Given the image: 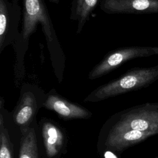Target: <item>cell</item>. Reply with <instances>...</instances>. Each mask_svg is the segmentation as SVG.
<instances>
[{"label":"cell","mask_w":158,"mask_h":158,"mask_svg":"<svg viewBox=\"0 0 158 158\" xmlns=\"http://www.w3.org/2000/svg\"><path fill=\"white\" fill-rule=\"evenodd\" d=\"M42 135L47 157L48 158L57 157L64 144L63 132L56 125L46 121L42 126Z\"/></svg>","instance_id":"9c48e42d"},{"label":"cell","mask_w":158,"mask_h":158,"mask_svg":"<svg viewBox=\"0 0 158 158\" xmlns=\"http://www.w3.org/2000/svg\"><path fill=\"white\" fill-rule=\"evenodd\" d=\"M154 158H158V156H156V157H154Z\"/></svg>","instance_id":"9a60e30c"},{"label":"cell","mask_w":158,"mask_h":158,"mask_svg":"<svg viewBox=\"0 0 158 158\" xmlns=\"http://www.w3.org/2000/svg\"><path fill=\"white\" fill-rule=\"evenodd\" d=\"M22 4L21 30L12 44L15 52V71L24 72V57L28 48L31 36L36 31L38 23L41 26L52 65L56 70L63 69L65 56L54 27L50 14L44 0H18Z\"/></svg>","instance_id":"6da1fadb"},{"label":"cell","mask_w":158,"mask_h":158,"mask_svg":"<svg viewBox=\"0 0 158 158\" xmlns=\"http://www.w3.org/2000/svg\"><path fill=\"white\" fill-rule=\"evenodd\" d=\"M21 133L19 158H38L36 136L34 128L28 127L21 130Z\"/></svg>","instance_id":"7c38bea8"},{"label":"cell","mask_w":158,"mask_h":158,"mask_svg":"<svg viewBox=\"0 0 158 158\" xmlns=\"http://www.w3.org/2000/svg\"><path fill=\"white\" fill-rule=\"evenodd\" d=\"M99 7L107 14L158 13V0H101Z\"/></svg>","instance_id":"8992f818"},{"label":"cell","mask_w":158,"mask_h":158,"mask_svg":"<svg viewBox=\"0 0 158 158\" xmlns=\"http://www.w3.org/2000/svg\"><path fill=\"white\" fill-rule=\"evenodd\" d=\"M158 80V65L128 70L119 78L93 91L85 102H98L128 92L145 88Z\"/></svg>","instance_id":"7a4b0ae2"},{"label":"cell","mask_w":158,"mask_h":158,"mask_svg":"<svg viewBox=\"0 0 158 158\" xmlns=\"http://www.w3.org/2000/svg\"><path fill=\"white\" fill-rule=\"evenodd\" d=\"M37 110V102L35 96L31 92L23 94L14 112L13 118L20 130L29 127Z\"/></svg>","instance_id":"30bf717a"},{"label":"cell","mask_w":158,"mask_h":158,"mask_svg":"<svg viewBox=\"0 0 158 158\" xmlns=\"http://www.w3.org/2000/svg\"><path fill=\"white\" fill-rule=\"evenodd\" d=\"M49 1L52 3H54L56 4H59L60 2V0H49Z\"/></svg>","instance_id":"5bb4252c"},{"label":"cell","mask_w":158,"mask_h":158,"mask_svg":"<svg viewBox=\"0 0 158 158\" xmlns=\"http://www.w3.org/2000/svg\"><path fill=\"white\" fill-rule=\"evenodd\" d=\"M0 158H14L13 144L7 128L1 109L0 113Z\"/></svg>","instance_id":"4fadbf2b"},{"label":"cell","mask_w":158,"mask_h":158,"mask_svg":"<svg viewBox=\"0 0 158 158\" xmlns=\"http://www.w3.org/2000/svg\"><path fill=\"white\" fill-rule=\"evenodd\" d=\"M101 0H72L70 7V19L77 22L76 33L79 35L91 14L93 12Z\"/></svg>","instance_id":"8fae6325"},{"label":"cell","mask_w":158,"mask_h":158,"mask_svg":"<svg viewBox=\"0 0 158 158\" xmlns=\"http://www.w3.org/2000/svg\"><path fill=\"white\" fill-rule=\"evenodd\" d=\"M158 55V47L128 46L115 49L105 57L90 71L88 78L93 80L108 73L123 63L138 57Z\"/></svg>","instance_id":"277c9868"},{"label":"cell","mask_w":158,"mask_h":158,"mask_svg":"<svg viewBox=\"0 0 158 158\" xmlns=\"http://www.w3.org/2000/svg\"><path fill=\"white\" fill-rule=\"evenodd\" d=\"M22 8L18 0H0V53L12 45L20 33Z\"/></svg>","instance_id":"5b68a950"},{"label":"cell","mask_w":158,"mask_h":158,"mask_svg":"<svg viewBox=\"0 0 158 158\" xmlns=\"http://www.w3.org/2000/svg\"><path fill=\"white\" fill-rule=\"evenodd\" d=\"M138 130L158 134V102H146L123 111L112 130Z\"/></svg>","instance_id":"3957f363"},{"label":"cell","mask_w":158,"mask_h":158,"mask_svg":"<svg viewBox=\"0 0 158 158\" xmlns=\"http://www.w3.org/2000/svg\"><path fill=\"white\" fill-rule=\"evenodd\" d=\"M43 106L66 119L88 118L91 116V113L81 106L73 104L54 93L47 96Z\"/></svg>","instance_id":"52a82bcc"},{"label":"cell","mask_w":158,"mask_h":158,"mask_svg":"<svg viewBox=\"0 0 158 158\" xmlns=\"http://www.w3.org/2000/svg\"><path fill=\"white\" fill-rule=\"evenodd\" d=\"M154 132L138 130H111L106 146L110 151L121 152L125 149L156 135Z\"/></svg>","instance_id":"ba28073f"}]
</instances>
